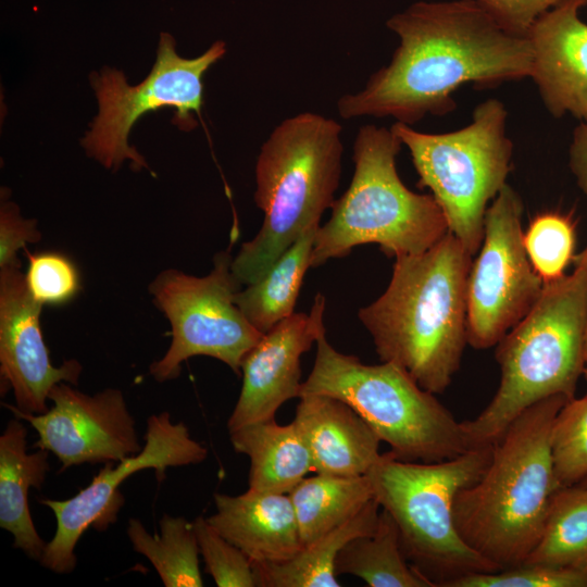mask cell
<instances>
[{
	"mask_svg": "<svg viewBox=\"0 0 587 587\" xmlns=\"http://www.w3.org/2000/svg\"><path fill=\"white\" fill-rule=\"evenodd\" d=\"M235 451L250 460L249 489L288 494L313 471L308 446L292 421L275 419L251 423L229 432Z\"/></svg>",
	"mask_w": 587,
	"mask_h": 587,
	"instance_id": "44dd1931",
	"label": "cell"
},
{
	"mask_svg": "<svg viewBox=\"0 0 587 587\" xmlns=\"http://www.w3.org/2000/svg\"><path fill=\"white\" fill-rule=\"evenodd\" d=\"M159 525L160 534L151 535L138 519H129L126 534L133 549L150 561L164 586H203L192 523L164 514Z\"/></svg>",
	"mask_w": 587,
	"mask_h": 587,
	"instance_id": "4316f807",
	"label": "cell"
},
{
	"mask_svg": "<svg viewBox=\"0 0 587 587\" xmlns=\"http://www.w3.org/2000/svg\"><path fill=\"white\" fill-rule=\"evenodd\" d=\"M523 202L507 183L488 207L467 277V344L488 349L533 308L544 289L524 245Z\"/></svg>",
	"mask_w": 587,
	"mask_h": 587,
	"instance_id": "7c38bea8",
	"label": "cell"
},
{
	"mask_svg": "<svg viewBox=\"0 0 587 587\" xmlns=\"http://www.w3.org/2000/svg\"><path fill=\"white\" fill-rule=\"evenodd\" d=\"M492 445L441 462L401 461L389 451L366 474L374 499L396 522L403 553L434 587L499 569L460 536L453 515L457 495L486 470Z\"/></svg>",
	"mask_w": 587,
	"mask_h": 587,
	"instance_id": "52a82bcc",
	"label": "cell"
},
{
	"mask_svg": "<svg viewBox=\"0 0 587 587\" xmlns=\"http://www.w3.org/2000/svg\"><path fill=\"white\" fill-rule=\"evenodd\" d=\"M48 399L53 405L41 414L5 407L32 425L38 435L33 447L52 452L61 471L85 463L120 462L141 451L135 420L120 389L89 396L61 382Z\"/></svg>",
	"mask_w": 587,
	"mask_h": 587,
	"instance_id": "5bb4252c",
	"label": "cell"
},
{
	"mask_svg": "<svg viewBox=\"0 0 587 587\" xmlns=\"http://www.w3.org/2000/svg\"><path fill=\"white\" fill-rule=\"evenodd\" d=\"M574 259H575V266L580 267L585 272V275L587 278V246L580 253L574 257Z\"/></svg>",
	"mask_w": 587,
	"mask_h": 587,
	"instance_id": "d590c367",
	"label": "cell"
},
{
	"mask_svg": "<svg viewBox=\"0 0 587 587\" xmlns=\"http://www.w3.org/2000/svg\"><path fill=\"white\" fill-rule=\"evenodd\" d=\"M380 505L369 501L354 516L334 528L294 558L278 563L253 564L260 587H338L336 560L352 539L375 530Z\"/></svg>",
	"mask_w": 587,
	"mask_h": 587,
	"instance_id": "7402d4cb",
	"label": "cell"
},
{
	"mask_svg": "<svg viewBox=\"0 0 587 587\" xmlns=\"http://www.w3.org/2000/svg\"><path fill=\"white\" fill-rule=\"evenodd\" d=\"M294 419L310 451L313 471L336 476L365 475L380 458L382 439L346 402L303 395Z\"/></svg>",
	"mask_w": 587,
	"mask_h": 587,
	"instance_id": "ac0fdd59",
	"label": "cell"
},
{
	"mask_svg": "<svg viewBox=\"0 0 587 587\" xmlns=\"http://www.w3.org/2000/svg\"><path fill=\"white\" fill-rule=\"evenodd\" d=\"M570 167L578 187L587 197V120L574 129L570 147Z\"/></svg>",
	"mask_w": 587,
	"mask_h": 587,
	"instance_id": "e575fe53",
	"label": "cell"
},
{
	"mask_svg": "<svg viewBox=\"0 0 587 587\" xmlns=\"http://www.w3.org/2000/svg\"><path fill=\"white\" fill-rule=\"evenodd\" d=\"M325 297L317 292L310 313H294L263 334L241 363L242 386L228 430L275 419L279 407L299 398L301 357L326 334Z\"/></svg>",
	"mask_w": 587,
	"mask_h": 587,
	"instance_id": "2e32d148",
	"label": "cell"
},
{
	"mask_svg": "<svg viewBox=\"0 0 587 587\" xmlns=\"http://www.w3.org/2000/svg\"><path fill=\"white\" fill-rule=\"evenodd\" d=\"M27 428L14 416L0 436V526L13 537V547L39 561L47 542L38 534L28 507L30 488L41 489L50 470L49 451L26 450Z\"/></svg>",
	"mask_w": 587,
	"mask_h": 587,
	"instance_id": "ffe728a7",
	"label": "cell"
},
{
	"mask_svg": "<svg viewBox=\"0 0 587 587\" xmlns=\"http://www.w3.org/2000/svg\"><path fill=\"white\" fill-rule=\"evenodd\" d=\"M587 0H566L540 15L527 33L529 78L547 111L559 118L587 120V23L578 16Z\"/></svg>",
	"mask_w": 587,
	"mask_h": 587,
	"instance_id": "e0dca14e",
	"label": "cell"
},
{
	"mask_svg": "<svg viewBox=\"0 0 587 587\" xmlns=\"http://www.w3.org/2000/svg\"><path fill=\"white\" fill-rule=\"evenodd\" d=\"M523 563L587 571V484L557 490L541 536Z\"/></svg>",
	"mask_w": 587,
	"mask_h": 587,
	"instance_id": "484cf974",
	"label": "cell"
},
{
	"mask_svg": "<svg viewBox=\"0 0 587 587\" xmlns=\"http://www.w3.org/2000/svg\"><path fill=\"white\" fill-rule=\"evenodd\" d=\"M28 259L25 280L32 297L41 305H62L80 290V277L73 261L61 252L36 254L24 249Z\"/></svg>",
	"mask_w": 587,
	"mask_h": 587,
	"instance_id": "4dcf8cb0",
	"label": "cell"
},
{
	"mask_svg": "<svg viewBox=\"0 0 587 587\" xmlns=\"http://www.w3.org/2000/svg\"><path fill=\"white\" fill-rule=\"evenodd\" d=\"M508 111L489 98L473 111L466 126L430 134L395 122L390 127L412 158L419 185L432 191L442 210L448 232L473 255L484 237L489 201L507 184L513 142L507 134Z\"/></svg>",
	"mask_w": 587,
	"mask_h": 587,
	"instance_id": "9c48e42d",
	"label": "cell"
},
{
	"mask_svg": "<svg viewBox=\"0 0 587 587\" xmlns=\"http://www.w3.org/2000/svg\"><path fill=\"white\" fill-rule=\"evenodd\" d=\"M444 587H587V571L521 563L495 572L458 577Z\"/></svg>",
	"mask_w": 587,
	"mask_h": 587,
	"instance_id": "1f68e13d",
	"label": "cell"
},
{
	"mask_svg": "<svg viewBox=\"0 0 587 587\" xmlns=\"http://www.w3.org/2000/svg\"><path fill=\"white\" fill-rule=\"evenodd\" d=\"M402 147L391 128L366 124L353 141V175L334 201L327 223L316 230L311 267L376 243L387 257L419 254L447 233L442 210L432 195L416 193L401 180L396 159Z\"/></svg>",
	"mask_w": 587,
	"mask_h": 587,
	"instance_id": "8992f818",
	"label": "cell"
},
{
	"mask_svg": "<svg viewBox=\"0 0 587 587\" xmlns=\"http://www.w3.org/2000/svg\"><path fill=\"white\" fill-rule=\"evenodd\" d=\"M587 278L571 275L545 283L527 314L496 345L500 384L489 404L462 422L471 448L494 445L528 407L549 397L574 398L586 363Z\"/></svg>",
	"mask_w": 587,
	"mask_h": 587,
	"instance_id": "5b68a950",
	"label": "cell"
},
{
	"mask_svg": "<svg viewBox=\"0 0 587 587\" xmlns=\"http://www.w3.org/2000/svg\"><path fill=\"white\" fill-rule=\"evenodd\" d=\"M205 572L218 587H260L252 561L203 516L192 522Z\"/></svg>",
	"mask_w": 587,
	"mask_h": 587,
	"instance_id": "f546056e",
	"label": "cell"
},
{
	"mask_svg": "<svg viewBox=\"0 0 587 587\" xmlns=\"http://www.w3.org/2000/svg\"><path fill=\"white\" fill-rule=\"evenodd\" d=\"M303 548L354 516L374 499L369 476L316 473L290 492Z\"/></svg>",
	"mask_w": 587,
	"mask_h": 587,
	"instance_id": "cb8c5ba5",
	"label": "cell"
},
{
	"mask_svg": "<svg viewBox=\"0 0 587 587\" xmlns=\"http://www.w3.org/2000/svg\"><path fill=\"white\" fill-rule=\"evenodd\" d=\"M41 239L35 220L24 218L17 205L10 201L1 202L0 208V267L21 264L17 252L27 243Z\"/></svg>",
	"mask_w": 587,
	"mask_h": 587,
	"instance_id": "836d02e7",
	"label": "cell"
},
{
	"mask_svg": "<svg viewBox=\"0 0 587 587\" xmlns=\"http://www.w3.org/2000/svg\"><path fill=\"white\" fill-rule=\"evenodd\" d=\"M530 263L544 283L564 275L574 259L575 224L570 215L558 212L538 214L524 234Z\"/></svg>",
	"mask_w": 587,
	"mask_h": 587,
	"instance_id": "f1b7e54d",
	"label": "cell"
},
{
	"mask_svg": "<svg viewBox=\"0 0 587 587\" xmlns=\"http://www.w3.org/2000/svg\"><path fill=\"white\" fill-rule=\"evenodd\" d=\"M567 400L558 395L524 410L494 442L480 477L454 499L460 536L499 570L523 563L541 536L560 489L550 455L551 430Z\"/></svg>",
	"mask_w": 587,
	"mask_h": 587,
	"instance_id": "3957f363",
	"label": "cell"
},
{
	"mask_svg": "<svg viewBox=\"0 0 587 587\" xmlns=\"http://www.w3.org/2000/svg\"><path fill=\"white\" fill-rule=\"evenodd\" d=\"M585 379H586V383H587V365L585 366V370H584V373H583ZM587 395V394H586Z\"/></svg>",
	"mask_w": 587,
	"mask_h": 587,
	"instance_id": "74e56055",
	"label": "cell"
},
{
	"mask_svg": "<svg viewBox=\"0 0 587 587\" xmlns=\"http://www.w3.org/2000/svg\"><path fill=\"white\" fill-rule=\"evenodd\" d=\"M41 309L27 288L21 264L0 267V374L13 390L16 408L34 414L48 411L54 385H77L83 371L75 359L52 364L40 326Z\"/></svg>",
	"mask_w": 587,
	"mask_h": 587,
	"instance_id": "9a60e30c",
	"label": "cell"
},
{
	"mask_svg": "<svg viewBox=\"0 0 587 587\" xmlns=\"http://www.w3.org/2000/svg\"><path fill=\"white\" fill-rule=\"evenodd\" d=\"M207 457L208 449L191 438L183 422L173 423L168 412L151 415L140 452L116 466L114 462L105 463L91 483L72 498L39 499L57 521L54 536L47 542L39 563L57 574L73 572L77 563L75 548L83 534L90 527L104 532L116 522L125 501L120 486L127 477L153 469L162 479L167 467L198 464Z\"/></svg>",
	"mask_w": 587,
	"mask_h": 587,
	"instance_id": "4fadbf2b",
	"label": "cell"
},
{
	"mask_svg": "<svg viewBox=\"0 0 587 587\" xmlns=\"http://www.w3.org/2000/svg\"><path fill=\"white\" fill-rule=\"evenodd\" d=\"M550 455L559 488L587 478V395L567 400L551 430Z\"/></svg>",
	"mask_w": 587,
	"mask_h": 587,
	"instance_id": "83f0119b",
	"label": "cell"
},
{
	"mask_svg": "<svg viewBox=\"0 0 587 587\" xmlns=\"http://www.w3.org/2000/svg\"><path fill=\"white\" fill-rule=\"evenodd\" d=\"M336 574H349L370 587H434L407 560L398 526L391 515L380 510L373 533L349 541L336 560Z\"/></svg>",
	"mask_w": 587,
	"mask_h": 587,
	"instance_id": "d4e9b609",
	"label": "cell"
},
{
	"mask_svg": "<svg viewBox=\"0 0 587 587\" xmlns=\"http://www.w3.org/2000/svg\"><path fill=\"white\" fill-rule=\"evenodd\" d=\"M341 132L334 118L302 112L283 120L261 146L253 198L264 220L232 259L240 286L259 279L332 208L341 174Z\"/></svg>",
	"mask_w": 587,
	"mask_h": 587,
	"instance_id": "277c9868",
	"label": "cell"
},
{
	"mask_svg": "<svg viewBox=\"0 0 587 587\" xmlns=\"http://www.w3.org/2000/svg\"><path fill=\"white\" fill-rule=\"evenodd\" d=\"M472 254L451 233L428 250L396 258L383 295L359 310L383 362L442 394L467 344V277Z\"/></svg>",
	"mask_w": 587,
	"mask_h": 587,
	"instance_id": "7a4b0ae2",
	"label": "cell"
},
{
	"mask_svg": "<svg viewBox=\"0 0 587 587\" xmlns=\"http://www.w3.org/2000/svg\"><path fill=\"white\" fill-rule=\"evenodd\" d=\"M321 394L349 404L401 461L441 462L471 446L452 413L392 362L365 364L336 350L326 334L316 341L313 369L299 398Z\"/></svg>",
	"mask_w": 587,
	"mask_h": 587,
	"instance_id": "ba28073f",
	"label": "cell"
},
{
	"mask_svg": "<svg viewBox=\"0 0 587 587\" xmlns=\"http://www.w3.org/2000/svg\"><path fill=\"white\" fill-rule=\"evenodd\" d=\"M505 30L527 36L535 21L566 0H471Z\"/></svg>",
	"mask_w": 587,
	"mask_h": 587,
	"instance_id": "d6a6232c",
	"label": "cell"
},
{
	"mask_svg": "<svg viewBox=\"0 0 587 587\" xmlns=\"http://www.w3.org/2000/svg\"><path fill=\"white\" fill-rule=\"evenodd\" d=\"M208 522L253 564L278 563L303 548L288 494L249 489L237 496L214 495Z\"/></svg>",
	"mask_w": 587,
	"mask_h": 587,
	"instance_id": "d6986e66",
	"label": "cell"
},
{
	"mask_svg": "<svg viewBox=\"0 0 587 587\" xmlns=\"http://www.w3.org/2000/svg\"><path fill=\"white\" fill-rule=\"evenodd\" d=\"M584 357H585V363L587 365V325H586V332H585Z\"/></svg>",
	"mask_w": 587,
	"mask_h": 587,
	"instance_id": "8d00e7d4",
	"label": "cell"
},
{
	"mask_svg": "<svg viewBox=\"0 0 587 587\" xmlns=\"http://www.w3.org/2000/svg\"><path fill=\"white\" fill-rule=\"evenodd\" d=\"M213 263L205 276L170 268L150 284L153 302L172 327L167 351L150 365L158 382L176 378L182 363L197 355L217 359L239 375L243 358L263 336L235 303L240 284L232 273L229 253L218 252Z\"/></svg>",
	"mask_w": 587,
	"mask_h": 587,
	"instance_id": "8fae6325",
	"label": "cell"
},
{
	"mask_svg": "<svg viewBox=\"0 0 587 587\" xmlns=\"http://www.w3.org/2000/svg\"><path fill=\"white\" fill-rule=\"evenodd\" d=\"M319 227L307 229L259 279L235 295V303L260 333L295 313Z\"/></svg>",
	"mask_w": 587,
	"mask_h": 587,
	"instance_id": "603a6c76",
	"label": "cell"
},
{
	"mask_svg": "<svg viewBox=\"0 0 587 587\" xmlns=\"http://www.w3.org/2000/svg\"><path fill=\"white\" fill-rule=\"evenodd\" d=\"M226 53L225 42L215 41L202 54L187 59L176 52L175 40L160 36L157 60L148 76L135 86L123 72L103 67L90 74L99 111L82 140L87 154L104 167L116 171L125 160L132 168H148L145 158L128 143V135L146 113L173 108V122L186 132L197 126L192 113L201 116L203 76Z\"/></svg>",
	"mask_w": 587,
	"mask_h": 587,
	"instance_id": "30bf717a",
	"label": "cell"
},
{
	"mask_svg": "<svg viewBox=\"0 0 587 587\" xmlns=\"http://www.w3.org/2000/svg\"><path fill=\"white\" fill-rule=\"evenodd\" d=\"M386 25L399 45L361 90L338 99L345 120L392 117L413 125L453 111L452 95L462 85L494 88L530 76L527 36L505 30L471 0L419 1Z\"/></svg>",
	"mask_w": 587,
	"mask_h": 587,
	"instance_id": "6da1fadb",
	"label": "cell"
},
{
	"mask_svg": "<svg viewBox=\"0 0 587 587\" xmlns=\"http://www.w3.org/2000/svg\"><path fill=\"white\" fill-rule=\"evenodd\" d=\"M582 483H585V484H587V478H586L585 480H583Z\"/></svg>",
	"mask_w": 587,
	"mask_h": 587,
	"instance_id": "f35d334b",
	"label": "cell"
}]
</instances>
